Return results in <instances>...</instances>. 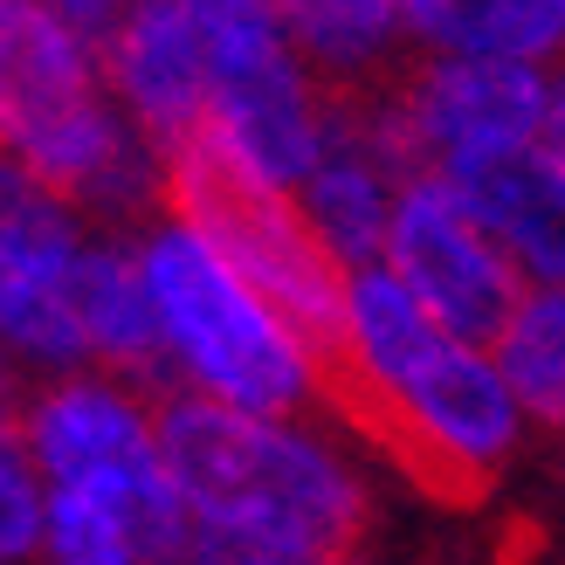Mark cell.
Listing matches in <instances>:
<instances>
[{
	"label": "cell",
	"mask_w": 565,
	"mask_h": 565,
	"mask_svg": "<svg viewBox=\"0 0 565 565\" xmlns=\"http://www.w3.org/2000/svg\"><path fill=\"white\" fill-rule=\"evenodd\" d=\"M414 180L401 173V159L386 152V138L373 125V110L359 97H331L324 110V138H318V159L297 186V207L310 221V235L324 242V256L359 276L386 256V228H393V207Z\"/></svg>",
	"instance_id": "obj_9"
},
{
	"label": "cell",
	"mask_w": 565,
	"mask_h": 565,
	"mask_svg": "<svg viewBox=\"0 0 565 565\" xmlns=\"http://www.w3.org/2000/svg\"><path fill=\"white\" fill-rule=\"evenodd\" d=\"M76 324H83V345H90V373L125 380L146 401H173L180 393L146 269H138V242L90 235V248L76 263Z\"/></svg>",
	"instance_id": "obj_12"
},
{
	"label": "cell",
	"mask_w": 565,
	"mask_h": 565,
	"mask_svg": "<svg viewBox=\"0 0 565 565\" xmlns=\"http://www.w3.org/2000/svg\"><path fill=\"white\" fill-rule=\"evenodd\" d=\"M407 42L441 63H531L565 49V0H407Z\"/></svg>",
	"instance_id": "obj_13"
},
{
	"label": "cell",
	"mask_w": 565,
	"mask_h": 565,
	"mask_svg": "<svg viewBox=\"0 0 565 565\" xmlns=\"http://www.w3.org/2000/svg\"><path fill=\"white\" fill-rule=\"evenodd\" d=\"M282 28H290L303 70L331 97L386 83L393 49L407 42V14L393 0H297V8H282Z\"/></svg>",
	"instance_id": "obj_14"
},
{
	"label": "cell",
	"mask_w": 565,
	"mask_h": 565,
	"mask_svg": "<svg viewBox=\"0 0 565 565\" xmlns=\"http://www.w3.org/2000/svg\"><path fill=\"white\" fill-rule=\"evenodd\" d=\"M110 104L173 159L186 138L207 131V55L193 28V0L180 8H125L118 35L104 49Z\"/></svg>",
	"instance_id": "obj_10"
},
{
	"label": "cell",
	"mask_w": 565,
	"mask_h": 565,
	"mask_svg": "<svg viewBox=\"0 0 565 565\" xmlns=\"http://www.w3.org/2000/svg\"><path fill=\"white\" fill-rule=\"evenodd\" d=\"M28 448L49 490H152L173 483L159 448V401L125 380L70 373L42 380L21 407Z\"/></svg>",
	"instance_id": "obj_7"
},
{
	"label": "cell",
	"mask_w": 565,
	"mask_h": 565,
	"mask_svg": "<svg viewBox=\"0 0 565 565\" xmlns=\"http://www.w3.org/2000/svg\"><path fill=\"white\" fill-rule=\"evenodd\" d=\"M159 448L193 511L201 545L228 558H352L373 497L359 462L310 420L242 414L173 393L159 401Z\"/></svg>",
	"instance_id": "obj_2"
},
{
	"label": "cell",
	"mask_w": 565,
	"mask_h": 565,
	"mask_svg": "<svg viewBox=\"0 0 565 565\" xmlns=\"http://www.w3.org/2000/svg\"><path fill=\"white\" fill-rule=\"evenodd\" d=\"M380 269L428 310L435 331L462 338V345H483V352H497V338L511 331L518 303L531 297V282L497 248V235L441 180H414L401 193Z\"/></svg>",
	"instance_id": "obj_6"
},
{
	"label": "cell",
	"mask_w": 565,
	"mask_h": 565,
	"mask_svg": "<svg viewBox=\"0 0 565 565\" xmlns=\"http://www.w3.org/2000/svg\"><path fill=\"white\" fill-rule=\"evenodd\" d=\"M539 146L565 166V76H552V104H545V131H539Z\"/></svg>",
	"instance_id": "obj_19"
},
{
	"label": "cell",
	"mask_w": 565,
	"mask_h": 565,
	"mask_svg": "<svg viewBox=\"0 0 565 565\" xmlns=\"http://www.w3.org/2000/svg\"><path fill=\"white\" fill-rule=\"evenodd\" d=\"M42 565H146L125 511L97 490H49Z\"/></svg>",
	"instance_id": "obj_17"
},
{
	"label": "cell",
	"mask_w": 565,
	"mask_h": 565,
	"mask_svg": "<svg viewBox=\"0 0 565 565\" xmlns=\"http://www.w3.org/2000/svg\"><path fill=\"white\" fill-rule=\"evenodd\" d=\"M14 401H21V373L8 365V352H0V414H21Z\"/></svg>",
	"instance_id": "obj_21"
},
{
	"label": "cell",
	"mask_w": 565,
	"mask_h": 565,
	"mask_svg": "<svg viewBox=\"0 0 565 565\" xmlns=\"http://www.w3.org/2000/svg\"><path fill=\"white\" fill-rule=\"evenodd\" d=\"M497 235L531 290H565V166L545 146L476 152L435 173Z\"/></svg>",
	"instance_id": "obj_11"
},
{
	"label": "cell",
	"mask_w": 565,
	"mask_h": 565,
	"mask_svg": "<svg viewBox=\"0 0 565 565\" xmlns=\"http://www.w3.org/2000/svg\"><path fill=\"white\" fill-rule=\"evenodd\" d=\"M166 214H180L303 338L310 359L324 365V393H331L338 359H345V269L310 235L297 193H282L256 166H242L235 146L207 125L166 159Z\"/></svg>",
	"instance_id": "obj_4"
},
{
	"label": "cell",
	"mask_w": 565,
	"mask_h": 565,
	"mask_svg": "<svg viewBox=\"0 0 565 565\" xmlns=\"http://www.w3.org/2000/svg\"><path fill=\"white\" fill-rule=\"evenodd\" d=\"M125 8H35L0 0V152L49 125L76 118L83 104L110 97L104 49Z\"/></svg>",
	"instance_id": "obj_8"
},
{
	"label": "cell",
	"mask_w": 565,
	"mask_h": 565,
	"mask_svg": "<svg viewBox=\"0 0 565 565\" xmlns=\"http://www.w3.org/2000/svg\"><path fill=\"white\" fill-rule=\"evenodd\" d=\"M83 248V214L0 152V263H76Z\"/></svg>",
	"instance_id": "obj_16"
},
{
	"label": "cell",
	"mask_w": 565,
	"mask_h": 565,
	"mask_svg": "<svg viewBox=\"0 0 565 565\" xmlns=\"http://www.w3.org/2000/svg\"><path fill=\"white\" fill-rule=\"evenodd\" d=\"M497 365L511 380L524 420L565 428V290H531L511 331L497 338Z\"/></svg>",
	"instance_id": "obj_15"
},
{
	"label": "cell",
	"mask_w": 565,
	"mask_h": 565,
	"mask_svg": "<svg viewBox=\"0 0 565 565\" xmlns=\"http://www.w3.org/2000/svg\"><path fill=\"white\" fill-rule=\"evenodd\" d=\"M193 28H201V55H207V125L235 146L242 166H256L282 193H297L310 159H318L331 90L290 49L282 8L193 0Z\"/></svg>",
	"instance_id": "obj_5"
},
{
	"label": "cell",
	"mask_w": 565,
	"mask_h": 565,
	"mask_svg": "<svg viewBox=\"0 0 565 565\" xmlns=\"http://www.w3.org/2000/svg\"><path fill=\"white\" fill-rule=\"evenodd\" d=\"M49 483L35 469L21 414H0V565H42Z\"/></svg>",
	"instance_id": "obj_18"
},
{
	"label": "cell",
	"mask_w": 565,
	"mask_h": 565,
	"mask_svg": "<svg viewBox=\"0 0 565 565\" xmlns=\"http://www.w3.org/2000/svg\"><path fill=\"white\" fill-rule=\"evenodd\" d=\"M331 407L441 497H476L531 428L497 352L435 331L380 263L345 276V359Z\"/></svg>",
	"instance_id": "obj_1"
},
{
	"label": "cell",
	"mask_w": 565,
	"mask_h": 565,
	"mask_svg": "<svg viewBox=\"0 0 565 565\" xmlns=\"http://www.w3.org/2000/svg\"><path fill=\"white\" fill-rule=\"evenodd\" d=\"M138 269H146L180 393H201V401L242 414H276V420H303V407L331 401L324 365L310 359V345L180 214H159L138 235Z\"/></svg>",
	"instance_id": "obj_3"
},
{
	"label": "cell",
	"mask_w": 565,
	"mask_h": 565,
	"mask_svg": "<svg viewBox=\"0 0 565 565\" xmlns=\"http://www.w3.org/2000/svg\"><path fill=\"white\" fill-rule=\"evenodd\" d=\"M193 565H359V558H228V552H193Z\"/></svg>",
	"instance_id": "obj_20"
}]
</instances>
